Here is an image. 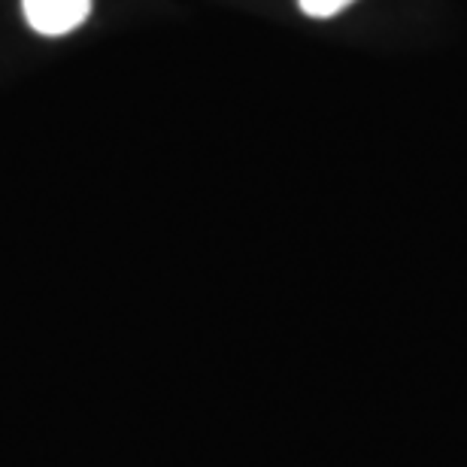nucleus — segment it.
<instances>
[{
  "mask_svg": "<svg viewBox=\"0 0 467 467\" xmlns=\"http://www.w3.org/2000/svg\"><path fill=\"white\" fill-rule=\"evenodd\" d=\"M27 25L43 36H64L86 22L91 0H22Z\"/></svg>",
  "mask_w": 467,
  "mask_h": 467,
  "instance_id": "f257e3e1",
  "label": "nucleus"
},
{
  "mask_svg": "<svg viewBox=\"0 0 467 467\" xmlns=\"http://www.w3.org/2000/svg\"><path fill=\"white\" fill-rule=\"evenodd\" d=\"M297 4H301V9L310 18H331L343 13L347 6H352L355 0H297Z\"/></svg>",
  "mask_w": 467,
  "mask_h": 467,
  "instance_id": "f03ea898",
  "label": "nucleus"
}]
</instances>
